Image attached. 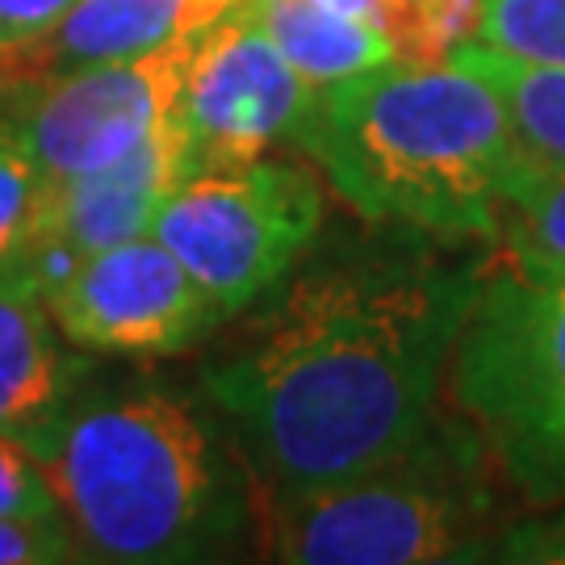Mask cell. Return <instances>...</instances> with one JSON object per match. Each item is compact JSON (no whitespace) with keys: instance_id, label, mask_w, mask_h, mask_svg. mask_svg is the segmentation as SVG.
Masks as SVG:
<instances>
[{"instance_id":"1","label":"cell","mask_w":565,"mask_h":565,"mask_svg":"<svg viewBox=\"0 0 565 565\" xmlns=\"http://www.w3.org/2000/svg\"><path fill=\"white\" fill-rule=\"evenodd\" d=\"M490 252L390 226L385 243L294 268L205 343L198 390L268 499L356 478L424 440Z\"/></svg>"},{"instance_id":"2","label":"cell","mask_w":565,"mask_h":565,"mask_svg":"<svg viewBox=\"0 0 565 565\" xmlns=\"http://www.w3.org/2000/svg\"><path fill=\"white\" fill-rule=\"evenodd\" d=\"M30 452L84 562H226L264 541L268 494L202 390L81 382Z\"/></svg>"},{"instance_id":"3","label":"cell","mask_w":565,"mask_h":565,"mask_svg":"<svg viewBox=\"0 0 565 565\" xmlns=\"http://www.w3.org/2000/svg\"><path fill=\"white\" fill-rule=\"evenodd\" d=\"M520 147L499 93L457 63H385L327 84L298 135L361 218L482 243H499Z\"/></svg>"},{"instance_id":"4","label":"cell","mask_w":565,"mask_h":565,"mask_svg":"<svg viewBox=\"0 0 565 565\" xmlns=\"http://www.w3.org/2000/svg\"><path fill=\"white\" fill-rule=\"evenodd\" d=\"M445 390L499 482L565 507V260L494 243Z\"/></svg>"},{"instance_id":"5","label":"cell","mask_w":565,"mask_h":565,"mask_svg":"<svg viewBox=\"0 0 565 565\" xmlns=\"http://www.w3.org/2000/svg\"><path fill=\"white\" fill-rule=\"evenodd\" d=\"M490 465L457 419H436L394 461L264 507L268 557L294 565H424L478 548L494 511Z\"/></svg>"},{"instance_id":"6","label":"cell","mask_w":565,"mask_h":565,"mask_svg":"<svg viewBox=\"0 0 565 565\" xmlns=\"http://www.w3.org/2000/svg\"><path fill=\"white\" fill-rule=\"evenodd\" d=\"M327 218L323 184L294 160L198 172L163 198L151 235L184 264L223 319L273 294L315 247Z\"/></svg>"},{"instance_id":"7","label":"cell","mask_w":565,"mask_h":565,"mask_svg":"<svg viewBox=\"0 0 565 565\" xmlns=\"http://www.w3.org/2000/svg\"><path fill=\"white\" fill-rule=\"evenodd\" d=\"M198 39L168 42L130 60L88 63L21 81V97L0 109L46 184L97 172L172 126Z\"/></svg>"},{"instance_id":"8","label":"cell","mask_w":565,"mask_h":565,"mask_svg":"<svg viewBox=\"0 0 565 565\" xmlns=\"http://www.w3.org/2000/svg\"><path fill=\"white\" fill-rule=\"evenodd\" d=\"M319 88L277 51L252 18L231 4L198 39V55L177 102L184 181L264 160L310 121Z\"/></svg>"},{"instance_id":"9","label":"cell","mask_w":565,"mask_h":565,"mask_svg":"<svg viewBox=\"0 0 565 565\" xmlns=\"http://www.w3.org/2000/svg\"><path fill=\"white\" fill-rule=\"evenodd\" d=\"M42 289L67 343L93 356L160 361L223 323L202 285L156 235L93 252Z\"/></svg>"},{"instance_id":"10","label":"cell","mask_w":565,"mask_h":565,"mask_svg":"<svg viewBox=\"0 0 565 565\" xmlns=\"http://www.w3.org/2000/svg\"><path fill=\"white\" fill-rule=\"evenodd\" d=\"M181 181V135L172 118L168 130L135 147L130 156L105 163L97 172L72 177V181L46 184L34 239L25 243L42 285L63 277L72 264L93 252L151 235L163 198Z\"/></svg>"},{"instance_id":"11","label":"cell","mask_w":565,"mask_h":565,"mask_svg":"<svg viewBox=\"0 0 565 565\" xmlns=\"http://www.w3.org/2000/svg\"><path fill=\"white\" fill-rule=\"evenodd\" d=\"M88 364L67 352L30 252L0 264V431L30 448L72 403Z\"/></svg>"},{"instance_id":"12","label":"cell","mask_w":565,"mask_h":565,"mask_svg":"<svg viewBox=\"0 0 565 565\" xmlns=\"http://www.w3.org/2000/svg\"><path fill=\"white\" fill-rule=\"evenodd\" d=\"M231 4L235 0H76L46 39L4 60V76L34 81L88 63L147 55L210 30Z\"/></svg>"},{"instance_id":"13","label":"cell","mask_w":565,"mask_h":565,"mask_svg":"<svg viewBox=\"0 0 565 565\" xmlns=\"http://www.w3.org/2000/svg\"><path fill=\"white\" fill-rule=\"evenodd\" d=\"M235 9L256 21L315 88L398 63V46L382 30L323 9L319 0H235Z\"/></svg>"},{"instance_id":"14","label":"cell","mask_w":565,"mask_h":565,"mask_svg":"<svg viewBox=\"0 0 565 565\" xmlns=\"http://www.w3.org/2000/svg\"><path fill=\"white\" fill-rule=\"evenodd\" d=\"M448 63L465 67L469 76L486 81L511 114L515 135L548 160L565 163V72L527 63L503 51H490L482 42H461L448 51Z\"/></svg>"},{"instance_id":"15","label":"cell","mask_w":565,"mask_h":565,"mask_svg":"<svg viewBox=\"0 0 565 565\" xmlns=\"http://www.w3.org/2000/svg\"><path fill=\"white\" fill-rule=\"evenodd\" d=\"M499 243L541 260H565V163L520 147L503 177Z\"/></svg>"},{"instance_id":"16","label":"cell","mask_w":565,"mask_h":565,"mask_svg":"<svg viewBox=\"0 0 565 565\" xmlns=\"http://www.w3.org/2000/svg\"><path fill=\"white\" fill-rule=\"evenodd\" d=\"M473 42L565 72V0H482Z\"/></svg>"},{"instance_id":"17","label":"cell","mask_w":565,"mask_h":565,"mask_svg":"<svg viewBox=\"0 0 565 565\" xmlns=\"http://www.w3.org/2000/svg\"><path fill=\"white\" fill-rule=\"evenodd\" d=\"M42 193L46 181L30 160V151L21 147L13 118L0 109V264L13 260L34 239Z\"/></svg>"},{"instance_id":"18","label":"cell","mask_w":565,"mask_h":565,"mask_svg":"<svg viewBox=\"0 0 565 565\" xmlns=\"http://www.w3.org/2000/svg\"><path fill=\"white\" fill-rule=\"evenodd\" d=\"M0 515L13 520H63V507L34 452L0 431Z\"/></svg>"},{"instance_id":"19","label":"cell","mask_w":565,"mask_h":565,"mask_svg":"<svg viewBox=\"0 0 565 565\" xmlns=\"http://www.w3.org/2000/svg\"><path fill=\"white\" fill-rule=\"evenodd\" d=\"M84 562L67 520H13L0 515V565Z\"/></svg>"},{"instance_id":"20","label":"cell","mask_w":565,"mask_h":565,"mask_svg":"<svg viewBox=\"0 0 565 565\" xmlns=\"http://www.w3.org/2000/svg\"><path fill=\"white\" fill-rule=\"evenodd\" d=\"M76 0H0V67L21 51L42 42Z\"/></svg>"},{"instance_id":"21","label":"cell","mask_w":565,"mask_h":565,"mask_svg":"<svg viewBox=\"0 0 565 565\" xmlns=\"http://www.w3.org/2000/svg\"><path fill=\"white\" fill-rule=\"evenodd\" d=\"M0 84H4V67H0Z\"/></svg>"}]
</instances>
